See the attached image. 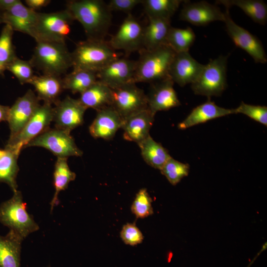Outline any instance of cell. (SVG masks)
Returning <instances> with one entry per match:
<instances>
[{"label": "cell", "mask_w": 267, "mask_h": 267, "mask_svg": "<svg viewBox=\"0 0 267 267\" xmlns=\"http://www.w3.org/2000/svg\"><path fill=\"white\" fill-rule=\"evenodd\" d=\"M229 8L224 13L225 30L235 44L245 51L255 62L266 63L267 57L261 42L254 35L240 27L231 19Z\"/></svg>", "instance_id": "cell-11"}, {"label": "cell", "mask_w": 267, "mask_h": 267, "mask_svg": "<svg viewBox=\"0 0 267 267\" xmlns=\"http://www.w3.org/2000/svg\"><path fill=\"white\" fill-rule=\"evenodd\" d=\"M83 26L87 39L104 40L112 22L111 11L101 0H73L66 8Z\"/></svg>", "instance_id": "cell-1"}, {"label": "cell", "mask_w": 267, "mask_h": 267, "mask_svg": "<svg viewBox=\"0 0 267 267\" xmlns=\"http://www.w3.org/2000/svg\"><path fill=\"white\" fill-rule=\"evenodd\" d=\"M231 114H234V109L220 107L209 99L207 101L194 108L186 118L178 124V127L180 130H184Z\"/></svg>", "instance_id": "cell-22"}, {"label": "cell", "mask_w": 267, "mask_h": 267, "mask_svg": "<svg viewBox=\"0 0 267 267\" xmlns=\"http://www.w3.org/2000/svg\"><path fill=\"white\" fill-rule=\"evenodd\" d=\"M13 32L9 26L5 25L0 35V75L17 56L12 42Z\"/></svg>", "instance_id": "cell-34"}, {"label": "cell", "mask_w": 267, "mask_h": 267, "mask_svg": "<svg viewBox=\"0 0 267 267\" xmlns=\"http://www.w3.org/2000/svg\"><path fill=\"white\" fill-rule=\"evenodd\" d=\"M170 77L151 83L147 96L148 109L154 114L180 105Z\"/></svg>", "instance_id": "cell-16"}, {"label": "cell", "mask_w": 267, "mask_h": 267, "mask_svg": "<svg viewBox=\"0 0 267 267\" xmlns=\"http://www.w3.org/2000/svg\"><path fill=\"white\" fill-rule=\"evenodd\" d=\"M10 107L0 105V122L7 121Z\"/></svg>", "instance_id": "cell-43"}, {"label": "cell", "mask_w": 267, "mask_h": 267, "mask_svg": "<svg viewBox=\"0 0 267 267\" xmlns=\"http://www.w3.org/2000/svg\"><path fill=\"white\" fill-rule=\"evenodd\" d=\"M204 65L193 58L188 52L176 53L170 66L169 77L180 87L192 84L200 75Z\"/></svg>", "instance_id": "cell-18"}, {"label": "cell", "mask_w": 267, "mask_h": 267, "mask_svg": "<svg viewBox=\"0 0 267 267\" xmlns=\"http://www.w3.org/2000/svg\"><path fill=\"white\" fill-rule=\"evenodd\" d=\"M0 222L23 239L38 230L39 225L27 211L21 192L17 190L8 200L0 206Z\"/></svg>", "instance_id": "cell-6"}, {"label": "cell", "mask_w": 267, "mask_h": 267, "mask_svg": "<svg viewBox=\"0 0 267 267\" xmlns=\"http://www.w3.org/2000/svg\"><path fill=\"white\" fill-rule=\"evenodd\" d=\"M216 3L229 9L232 6L240 8L255 22L265 25L267 21V5L261 0H220Z\"/></svg>", "instance_id": "cell-28"}, {"label": "cell", "mask_w": 267, "mask_h": 267, "mask_svg": "<svg viewBox=\"0 0 267 267\" xmlns=\"http://www.w3.org/2000/svg\"><path fill=\"white\" fill-rule=\"evenodd\" d=\"M228 55H221L204 65L197 80L191 84L195 94L208 98L220 96L227 87L226 70Z\"/></svg>", "instance_id": "cell-7"}, {"label": "cell", "mask_w": 267, "mask_h": 267, "mask_svg": "<svg viewBox=\"0 0 267 267\" xmlns=\"http://www.w3.org/2000/svg\"><path fill=\"white\" fill-rule=\"evenodd\" d=\"M111 89L110 106L123 120L148 108L146 94L135 83H129Z\"/></svg>", "instance_id": "cell-10"}, {"label": "cell", "mask_w": 267, "mask_h": 267, "mask_svg": "<svg viewBox=\"0 0 267 267\" xmlns=\"http://www.w3.org/2000/svg\"><path fill=\"white\" fill-rule=\"evenodd\" d=\"M3 23L2 13L0 11V24Z\"/></svg>", "instance_id": "cell-44"}, {"label": "cell", "mask_w": 267, "mask_h": 267, "mask_svg": "<svg viewBox=\"0 0 267 267\" xmlns=\"http://www.w3.org/2000/svg\"><path fill=\"white\" fill-rule=\"evenodd\" d=\"M111 95V89L97 80L80 94L78 99L87 109L91 108L97 111L110 106Z\"/></svg>", "instance_id": "cell-26"}, {"label": "cell", "mask_w": 267, "mask_h": 267, "mask_svg": "<svg viewBox=\"0 0 267 267\" xmlns=\"http://www.w3.org/2000/svg\"><path fill=\"white\" fill-rule=\"evenodd\" d=\"M33 67L30 61L16 56L8 65L6 70L10 72L21 85L29 84L34 76Z\"/></svg>", "instance_id": "cell-36"}, {"label": "cell", "mask_w": 267, "mask_h": 267, "mask_svg": "<svg viewBox=\"0 0 267 267\" xmlns=\"http://www.w3.org/2000/svg\"><path fill=\"white\" fill-rule=\"evenodd\" d=\"M37 12L24 5L20 0L2 13L3 23L14 31L32 37Z\"/></svg>", "instance_id": "cell-21"}, {"label": "cell", "mask_w": 267, "mask_h": 267, "mask_svg": "<svg viewBox=\"0 0 267 267\" xmlns=\"http://www.w3.org/2000/svg\"><path fill=\"white\" fill-rule=\"evenodd\" d=\"M136 61L117 57L96 73L97 80L113 89L134 83Z\"/></svg>", "instance_id": "cell-15"}, {"label": "cell", "mask_w": 267, "mask_h": 267, "mask_svg": "<svg viewBox=\"0 0 267 267\" xmlns=\"http://www.w3.org/2000/svg\"><path fill=\"white\" fill-rule=\"evenodd\" d=\"M19 155L5 147L0 149V182L7 184L13 192L17 190L16 177L19 171Z\"/></svg>", "instance_id": "cell-29"}, {"label": "cell", "mask_w": 267, "mask_h": 267, "mask_svg": "<svg viewBox=\"0 0 267 267\" xmlns=\"http://www.w3.org/2000/svg\"><path fill=\"white\" fill-rule=\"evenodd\" d=\"M144 27L142 50H151L167 44V38L172 27L171 20L148 18Z\"/></svg>", "instance_id": "cell-24"}, {"label": "cell", "mask_w": 267, "mask_h": 267, "mask_svg": "<svg viewBox=\"0 0 267 267\" xmlns=\"http://www.w3.org/2000/svg\"><path fill=\"white\" fill-rule=\"evenodd\" d=\"M40 101L34 92L29 89L10 107L7 119L10 129L8 140L21 131L40 105Z\"/></svg>", "instance_id": "cell-14"}, {"label": "cell", "mask_w": 267, "mask_h": 267, "mask_svg": "<svg viewBox=\"0 0 267 267\" xmlns=\"http://www.w3.org/2000/svg\"><path fill=\"white\" fill-rule=\"evenodd\" d=\"M120 237L126 244L131 246L141 243L143 239L142 232L134 223H128L123 226Z\"/></svg>", "instance_id": "cell-39"}, {"label": "cell", "mask_w": 267, "mask_h": 267, "mask_svg": "<svg viewBox=\"0 0 267 267\" xmlns=\"http://www.w3.org/2000/svg\"><path fill=\"white\" fill-rule=\"evenodd\" d=\"M54 105L53 121L55 128L70 133L83 124L84 114L87 109L78 99L67 96Z\"/></svg>", "instance_id": "cell-13"}, {"label": "cell", "mask_w": 267, "mask_h": 267, "mask_svg": "<svg viewBox=\"0 0 267 267\" xmlns=\"http://www.w3.org/2000/svg\"><path fill=\"white\" fill-rule=\"evenodd\" d=\"M96 111L95 118L89 127L90 135L94 138L111 139L121 128L123 119L111 106Z\"/></svg>", "instance_id": "cell-19"}, {"label": "cell", "mask_w": 267, "mask_h": 267, "mask_svg": "<svg viewBox=\"0 0 267 267\" xmlns=\"http://www.w3.org/2000/svg\"><path fill=\"white\" fill-rule=\"evenodd\" d=\"M253 262H254V260H253V261H252V262L250 263V264L247 267H250V266H251V265Z\"/></svg>", "instance_id": "cell-45"}, {"label": "cell", "mask_w": 267, "mask_h": 267, "mask_svg": "<svg viewBox=\"0 0 267 267\" xmlns=\"http://www.w3.org/2000/svg\"><path fill=\"white\" fill-rule=\"evenodd\" d=\"M179 19L197 26L216 21H224V15L217 6L206 1L190 2L184 0Z\"/></svg>", "instance_id": "cell-17"}, {"label": "cell", "mask_w": 267, "mask_h": 267, "mask_svg": "<svg viewBox=\"0 0 267 267\" xmlns=\"http://www.w3.org/2000/svg\"><path fill=\"white\" fill-rule=\"evenodd\" d=\"M47 267H50L49 266H48Z\"/></svg>", "instance_id": "cell-46"}, {"label": "cell", "mask_w": 267, "mask_h": 267, "mask_svg": "<svg viewBox=\"0 0 267 267\" xmlns=\"http://www.w3.org/2000/svg\"><path fill=\"white\" fill-rule=\"evenodd\" d=\"M155 114L148 108L137 112L123 120L121 128L125 140L137 143L149 135Z\"/></svg>", "instance_id": "cell-20"}, {"label": "cell", "mask_w": 267, "mask_h": 267, "mask_svg": "<svg viewBox=\"0 0 267 267\" xmlns=\"http://www.w3.org/2000/svg\"><path fill=\"white\" fill-rule=\"evenodd\" d=\"M137 144L144 161L155 169L160 170L171 157L168 150L155 141L150 135Z\"/></svg>", "instance_id": "cell-27"}, {"label": "cell", "mask_w": 267, "mask_h": 267, "mask_svg": "<svg viewBox=\"0 0 267 267\" xmlns=\"http://www.w3.org/2000/svg\"><path fill=\"white\" fill-rule=\"evenodd\" d=\"M142 0H111L107 5L112 11H119L128 14L136 5L141 4Z\"/></svg>", "instance_id": "cell-40"}, {"label": "cell", "mask_w": 267, "mask_h": 267, "mask_svg": "<svg viewBox=\"0 0 267 267\" xmlns=\"http://www.w3.org/2000/svg\"><path fill=\"white\" fill-rule=\"evenodd\" d=\"M189 165L180 162L172 157L160 170L161 173L173 185L178 184L184 177L188 176Z\"/></svg>", "instance_id": "cell-35"}, {"label": "cell", "mask_w": 267, "mask_h": 267, "mask_svg": "<svg viewBox=\"0 0 267 267\" xmlns=\"http://www.w3.org/2000/svg\"><path fill=\"white\" fill-rule=\"evenodd\" d=\"M181 0H142V4L148 18L171 20L184 2Z\"/></svg>", "instance_id": "cell-32"}, {"label": "cell", "mask_w": 267, "mask_h": 267, "mask_svg": "<svg viewBox=\"0 0 267 267\" xmlns=\"http://www.w3.org/2000/svg\"><path fill=\"white\" fill-rule=\"evenodd\" d=\"M64 89L71 91L73 93H82L97 80L96 73L83 70L73 69L62 79Z\"/></svg>", "instance_id": "cell-31"}, {"label": "cell", "mask_w": 267, "mask_h": 267, "mask_svg": "<svg viewBox=\"0 0 267 267\" xmlns=\"http://www.w3.org/2000/svg\"><path fill=\"white\" fill-rule=\"evenodd\" d=\"M31 59L33 68L44 75L60 77L72 67L71 52L65 43L37 41Z\"/></svg>", "instance_id": "cell-2"}, {"label": "cell", "mask_w": 267, "mask_h": 267, "mask_svg": "<svg viewBox=\"0 0 267 267\" xmlns=\"http://www.w3.org/2000/svg\"><path fill=\"white\" fill-rule=\"evenodd\" d=\"M31 146L44 147L57 158L79 157L83 151L77 146L70 133L55 129H48L32 140L25 148Z\"/></svg>", "instance_id": "cell-9"}, {"label": "cell", "mask_w": 267, "mask_h": 267, "mask_svg": "<svg viewBox=\"0 0 267 267\" xmlns=\"http://www.w3.org/2000/svg\"><path fill=\"white\" fill-rule=\"evenodd\" d=\"M23 238L12 230L0 235V267H20L21 243Z\"/></svg>", "instance_id": "cell-25"}, {"label": "cell", "mask_w": 267, "mask_h": 267, "mask_svg": "<svg viewBox=\"0 0 267 267\" xmlns=\"http://www.w3.org/2000/svg\"><path fill=\"white\" fill-rule=\"evenodd\" d=\"M144 27L131 13L128 14L116 33L109 42L115 50H122L127 52L142 49Z\"/></svg>", "instance_id": "cell-12"}, {"label": "cell", "mask_w": 267, "mask_h": 267, "mask_svg": "<svg viewBox=\"0 0 267 267\" xmlns=\"http://www.w3.org/2000/svg\"><path fill=\"white\" fill-rule=\"evenodd\" d=\"M74 19L66 9L41 13L37 12L33 30L32 38L36 42L50 41L65 43L71 31V24Z\"/></svg>", "instance_id": "cell-5"}, {"label": "cell", "mask_w": 267, "mask_h": 267, "mask_svg": "<svg viewBox=\"0 0 267 267\" xmlns=\"http://www.w3.org/2000/svg\"><path fill=\"white\" fill-rule=\"evenodd\" d=\"M19 0H0V11L3 12L16 3Z\"/></svg>", "instance_id": "cell-42"}, {"label": "cell", "mask_w": 267, "mask_h": 267, "mask_svg": "<svg viewBox=\"0 0 267 267\" xmlns=\"http://www.w3.org/2000/svg\"><path fill=\"white\" fill-rule=\"evenodd\" d=\"M76 177V174L70 170L68 165L67 158H57L53 172L55 193L50 203L51 213L54 207L59 204L58 197L59 192L67 189L69 183L75 180Z\"/></svg>", "instance_id": "cell-30"}, {"label": "cell", "mask_w": 267, "mask_h": 267, "mask_svg": "<svg viewBox=\"0 0 267 267\" xmlns=\"http://www.w3.org/2000/svg\"><path fill=\"white\" fill-rule=\"evenodd\" d=\"M152 202L146 189H140L132 205V213L137 218H144L151 215L153 213Z\"/></svg>", "instance_id": "cell-37"}, {"label": "cell", "mask_w": 267, "mask_h": 267, "mask_svg": "<svg viewBox=\"0 0 267 267\" xmlns=\"http://www.w3.org/2000/svg\"><path fill=\"white\" fill-rule=\"evenodd\" d=\"M49 0H26V6L32 10H36L46 6L50 2Z\"/></svg>", "instance_id": "cell-41"}, {"label": "cell", "mask_w": 267, "mask_h": 267, "mask_svg": "<svg viewBox=\"0 0 267 267\" xmlns=\"http://www.w3.org/2000/svg\"><path fill=\"white\" fill-rule=\"evenodd\" d=\"M35 88L37 95L44 102L55 104L64 89L62 78L49 75H35L30 83Z\"/></svg>", "instance_id": "cell-23"}, {"label": "cell", "mask_w": 267, "mask_h": 267, "mask_svg": "<svg viewBox=\"0 0 267 267\" xmlns=\"http://www.w3.org/2000/svg\"><path fill=\"white\" fill-rule=\"evenodd\" d=\"M234 114H244L254 120L267 126V107L265 106L253 105L242 101L240 105L234 109Z\"/></svg>", "instance_id": "cell-38"}, {"label": "cell", "mask_w": 267, "mask_h": 267, "mask_svg": "<svg viewBox=\"0 0 267 267\" xmlns=\"http://www.w3.org/2000/svg\"><path fill=\"white\" fill-rule=\"evenodd\" d=\"M53 117L52 104L46 102L40 104L21 131L13 138L8 140L5 147L19 154L32 140L49 129Z\"/></svg>", "instance_id": "cell-8"}, {"label": "cell", "mask_w": 267, "mask_h": 267, "mask_svg": "<svg viewBox=\"0 0 267 267\" xmlns=\"http://www.w3.org/2000/svg\"><path fill=\"white\" fill-rule=\"evenodd\" d=\"M136 61L134 83H153L169 77V70L176 52L168 45L139 51Z\"/></svg>", "instance_id": "cell-3"}, {"label": "cell", "mask_w": 267, "mask_h": 267, "mask_svg": "<svg viewBox=\"0 0 267 267\" xmlns=\"http://www.w3.org/2000/svg\"><path fill=\"white\" fill-rule=\"evenodd\" d=\"M195 39L190 27L180 29L171 27L167 38V45L176 53L188 52Z\"/></svg>", "instance_id": "cell-33"}, {"label": "cell", "mask_w": 267, "mask_h": 267, "mask_svg": "<svg viewBox=\"0 0 267 267\" xmlns=\"http://www.w3.org/2000/svg\"><path fill=\"white\" fill-rule=\"evenodd\" d=\"M118 57L105 40L87 39L79 42L71 52L72 67L97 73Z\"/></svg>", "instance_id": "cell-4"}]
</instances>
